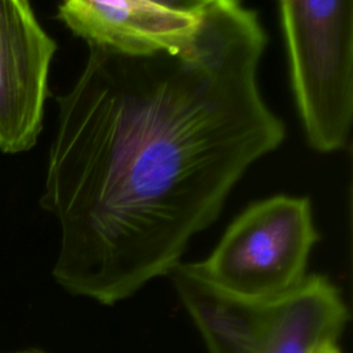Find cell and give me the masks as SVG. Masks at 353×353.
I'll return each instance as SVG.
<instances>
[{"label":"cell","instance_id":"2","mask_svg":"<svg viewBox=\"0 0 353 353\" xmlns=\"http://www.w3.org/2000/svg\"><path fill=\"white\" fill-rule=\"evenodd\" d=\"M168 277L207 353H314L338 342L349 320L339 290L321 274H310L288 295L266 302L219 290L193 262H179Z\"/></svg>","mask_w":353,"mask_h":353},{"label":"cell","instance_id":"8","mask_svg":"<svg viewBox=\"0 0 353 353\" xmlns=\"http://www.w3.org/2000/svg\"><path fill=\"white\" fill-rule=\"evenodd\" d=\"M314 353H341V349L338 346V342H332L320 346Z\"/></svg>","mask_w":353,"mask_h":353},{"label":"cell","instance_id":"1","mask_svg":"<svg viewBox=\"0 0 353 353\" xmlns=\"http://www.w3.org/2000/svg\"><path fill=\"white\" fill-rule=\"evenodd\" d=\"M268 36L241 0H210L193 41L128 55L88 46L58 97L41 207L59 225L52 277L113 306L182 262L285 125L258 68Z\"/></svg>","mask_w":353,"mask_h":353},{"label":"cell","instance_id":"3","mask_svg":"<svg viewBox=\"0 0 353 353\" xmlns=\"http://www.w3.org/2000/svg\"><path fill=\"white\" fill-rule=\"evenodd\" d=\"M291 88L309 145L343 149L353 120V0H277Z\"/></svg>","mask_w":353,"mask_h":353},{"label":"cell","instance_id":"7","mask_svg":"<svg viewBox=\"0 0 353 353\" xmlns=\"http://www.w3.org/2000/svg\"><path fill=\"white\" fill-rule=\"evenodd\" d=\"M161 7L186 12V14H200L201 10L210 3V0H146Z\"/></svg>","mask_w":353,"mask_h":353},{"label":"cell","instance_id":"6","mask_svg":"<svg viewBox=\"0 0 353 353\" xmlns=\"http://www.w3.org/2000/svg\"><path fill=\"white\" fill-rule=\"evenodd\" d=\"M57 17L88 46L128 55L183 50L200 25V14L146 0H62Z\"/></svg>","mask_w":353,"mask_h":353},{"label":"cell","instance_id":"5","mask_svg":"<svg viewBox=\"0 0 353 353\" xmlns=\"http://www.w3.org/2000/svg\"><path fill=\"white\" fill-rule=\"evenodd\" d=\"M55 41L30 0H0V150H30L41 132Z\"/></svg>","mask_w":353,"mask_h":353},{"label":"cell","instance_id":"4","mask_svg":"<svg viewBox=\"0 0 353 353\" xmlns=\"http://www.w3.org/2000/svg\"><path fill=\"white\" fill-rule=\"evenodd\" d=\"M319 237L307 197L272 196L248 205L226 228L211 254L193 265L230 295L274 301L305 281Z\"/></svg>","mask_w":353,"mask_h":353},{"label":"cell","instance_id":"9","mask_svg":"<svg viewBox=\"0 0 353 353\" xmlns=\"http://www.w3.org/2000/svg\"><path fill=\"white\" fill-rule=\"evenodd\" d=\"M10 353H47V352L37 349V347H32V349H23V350H17V352H10Z\"/></svg>","mask_w":353,"mask_h":353}]
</instances>
